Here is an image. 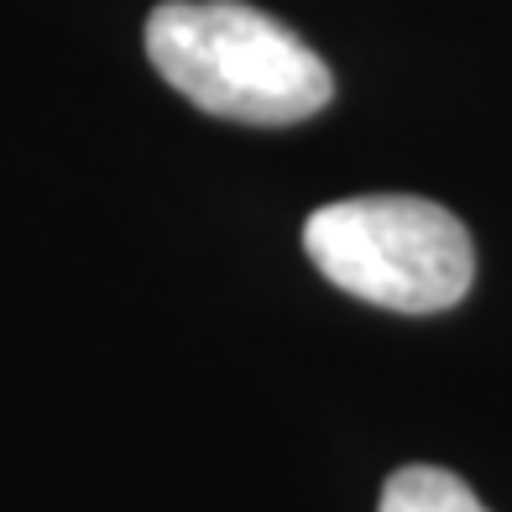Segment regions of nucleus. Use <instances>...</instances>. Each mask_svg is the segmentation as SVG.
<instances>
[{
	"label": "nucleus",
	"mask_w": 512,
	"mask_h": 512,
	"mask_svg": "<svg viewBox=\"0 0 512 512\" xmlns=\"http://www.w3.org/2000/svg\"><path fill=\"white\" fill-rule=\"evenodd\" d=\"M147 58L189 105L241 126H293L335 100L304 37L241 0H168L147 16Z\"/></svg>",
	"instance_id": "f257e3e1"
},
{
	"label": "nucleus",
	"mask_w": 512,
	"mask_h": 512,
	"mask_svg": "<svg viewBox=\"0 0 512 512\" xmlns=\"http://www.w3.org/2000/svg\"><path fill=\"white\" fill-rule=\"evenodd\" d=\"M304 251L340 293L392 314H445L476 277L471 230L445 204L418 194L324 204L304 225Z\"/></svg>",
	"instance_id": "f03ea898"
},
{
	"label": "nucleus",
	"mask_w": 512,
	"mask_h": 512,
	"mask_svg": "<svg viewBox=\"0 0 512 512\" xmlns=\"http://www.w3.org/2000/svg\"><path fill=\"white\" fill-rule=\"evenodd\" d=\"M377 512H486V507L455 471H439V465H403V471L387 476Z\"/></svg>",
	"instance_id": "7ed1b4c3"
}]
</instances>
